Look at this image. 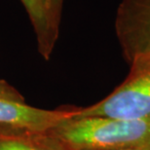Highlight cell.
Masks as SVG:
<instances>
[{
  "mask_svg": "<svg viewBox=\"0 0 150 150\" xmlns=\"http://www.w3.org/2000/svg\"><path fill=\"white\" fill-rule=\"evenodd\" d=\"M51 136L67 150H113L150 144V122L106 117H70L52 130Z\"/></svg>",
  "mask_w": 150,
  "mask_h": 150,
  "instance_id": "6da1fadb",
  "label": "cell"
},
{
  "mask_svg": "<svg viewBox=\"0 0 150 150\" xmlns=\"http://www.w3.org/2000/svg\"><path fill=\"white\" fill-rule=\"evenodd\" d=\"M74 116L106 117L136 122H150V64L131 67L121 85L98 103L74 108Z\"/></svg>",
  "mask_w": 150,
  "mask_h": 150,
  "instance_id": "7a4b0ae2",
  "label": "cell"
},
{
  "mask_svg": "<svg viewBox=\"0 0 150 150\" xmlns=\"http://www.w3.org/2000/svg\"><path fill=\"white\" fill-rule=\"evenodd\" d=\"M115 32L131 67L150 64V0H121Z\"/></svg>",
  "mask_w": 150,
  "mask_h": 150,
  "instance_id": "3957f363",
  "label": "cell"
},
{
  "mask_svg": "<svg viewBox=\"0 0 150 150\" xmlns=\"http://www.w3.org/2000/svg\"><path fill=\"white\" fill-rule=\"evenodd\" d=\"M73 116V109L31 106L10 84L0 78V127L48 132Z\"/></svg>",
  "mask_w": 150,
  "mask_h": 150,
  "instance_id": "277c9868",
  "label": "cell"
},
{
  "mask_svg": "<svg viewBox=\"0 0 150 150\" xmlns=\"http://www.w3.org/2000/svg\"><path fill=\"white\" fill-rule=\"evenodd\" d=\"M0 150H67L49 132L0 127Z\"/></svg>",
  "mask_w": 150,
  "mask_h": 150,
  "instance_id": "5b68a950",
  "label": "cell"
},
{
  "mask_svg": "<svg viewBox=\"0 0 150 150\" xmlns=\"http://www.w3.org/2000/svg\"><path fill=\"white\" fill-rule=\"evenodd\" d=\"M25 9L36 36L37 49L44 59H50L57 41L51 34L47 18L46 0H20Z\"/></svg>",
  "mask_w": 150,
  "mask_h": 150,
  "instance_id": "8992f818",
  "label": "cell"
},
{
  "mask_svg": "<svg viewBox=\"0 0 150 150\" xmlns=\"http://www.w3.org/2000/svg\"><path fill=\"white\" fill-rule=\"evenodd\" d=\"M64 0H46L47 18L49 28L53 38L57 41L59 38V25L62 22Z\"/></svg>",
  "mask_w": 150,
  "mask_h": 150,
  "instance_id": "52a82bcc",
  "label": "cell"
},
{
  "mask_svg": "<svg viewBox=\"0 0 150 150\" xmlns=\"http://www.w3.org/2000/svg\"><path fill=\"white\" fill-rule=\"evenodd\" d=\"M113 150H147V147H133V148H121V149H113Z\"/></svg>",
  "mask_w": 150,
  "mask_h": 150,
  "instance_id": "ba28073f",
  "label": "cell"
},
{
  "mask_svg": "<svg viewBox=\"0 0 150 150\" xmlns=\"http://www.w3.org/2000/svg\"><path fill=\"white\" fill-rule=\"evenodd\" d=\"M146 147H147V150H150V144L148 146H146Z\"/></svg>",
  "mask_w": 150,
  "mask_h": 150,
  "instance_id": "9c48e42d",
  "label": "cell"
}]
</instances>
